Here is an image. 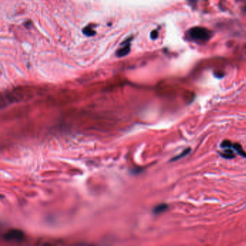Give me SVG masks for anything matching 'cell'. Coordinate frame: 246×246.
Wrapping results in <instances>:
<instances>
[{"instance_id":"cell-1","label":"cell","mask_w":246,"mask_h":246,"mask_svg":"<svg viewBox=\"0 0 246 246\" xmlns=\"http://www.w3.org/2000/svg\"><path fill=\"white\" fill-rule=\"evenodd\" d=\"M188 35L193 40L199 41H206L211 38V33L206 28L202 27H194L190 28Z\"/></svg>"},{"instance_id":"cell-2","label":"cell","mask_w":246,"mask_h":246,"mask_svg":"<svg viewBox=\"0 0 246 246\" xmlns=\"http://www.w3.org/2000/svg\"><path fill=\"white\" fill-rule=\"evenodd\" d=\"M24 233L22 231L19 229H11L6 232L3 236L4 240H15V241H21L24 238Z\"/></svg>"},{"instance_id":"cell-3","label":"cell","mask_w":246,"mask_h":246,"mask_svg":"<svg viewBox=\"0 0 246 246\" xmlns=\"http://www.w3.org/2000/svg\"><path fill=\"white\" fill-rule=\"evenodd\" d=\"M131 39H132V38L130 37V38H129L128 39H126V40L123 42L120 49L116 51L117 56L124 57L126 56V55L129 53L130 49H131Z\"/></svg>"},{"instance_id":"cell-4","label":"cell","mask_w":246,"mask_h":246,"mask_svg":"<svg viewBox=\"0 0 246 246\" xmlns=\"http://www.w3.org/2000/svg\"><path fill=\"white\" fill-rule=\"evenodd\" d=\"M167 208H168L167 204H161L157 205V206H156L154 208L153 212L155 214H160V213L165 211L167 209Z\"/></svg>"},{"instance_id":"cell-5","label":"cell","mask_w":246,"mask_h":246,"mask_svg":"<svg viewBox=\"0 0 246 246\" xmlns=\"http://www.w3.org/2000/svg\"><path fill=\"white\" fill-rule=\"evenodd\" d=\"M82 32H83V33L85 34V35H87V36H93L96 33L95 31L92 28V25H88V26H86L85 28H84Z\"/></svg>"},{"instance_id":"cell-6","label":"cell","mask_w":246,"mask_h":246,"mask_svg":"<svg viewBox=\"0 0 246 246\" xmlns=\"http://www.w3.org/2000/svg\"><path fill=\"white\" fill-rule=\"evenodd\" d=\"M232 147H233V148L235 150L238 151V154H240L243 157H246V152L244 151L243 149L242 146H241L240 145H239V144H234V145H232Z\"/></svg>"},{"instance_id":"cell-7","label":"cell","mask_w":246,"mask_h":246,"mask_svg":"<svg viewBox=\"0 0 246 246\" xmlns=\"http://www.w3.org/2000/svg\"><path fill=\"white\" fill-rule=\"evenodd\" d=\"M221 155L223 157H224V158L226 159H232V158H234V157H235V154H234L233 151L232 150H230L229 149H227L225 151H224V152L222 153Z\"/></svg>"},{"instance_id":"cell-8","label":"cell","mask_w":246,"mask_h":246,"mask_svg":"<svg viewBox=\"0 0 246 246\" xmlns=\"http://www.w3.org/2000/svg\"><path fill=\"white\" fill-rule=\"evenodd\" d=\"M190 148H187V149H186L185 150L183 151L182 153H181V154H180L179 155H178V156H176V157H173V158H172V160H171V161H175V160H178V159L181 158V157H185V156L187 155V154H188V153L190 152Z\"/></svg>"},{"instance_id":"cell-9","label":"cell","mask_w":246,"mask_h":246,"mask_svg":"<svg viewBox=\"0 0 246 246\" xmlns=\"http://www.w3.org/2000/svg\"><path fill=\"white\" fill-rule=\"evenodd\" d=\"M221 146H222V147L225 148V149H229V148H230L232 146V143H231V142L229 140H224L222 142V143Z\"/></svg>"},{"instance_id":"cell-10","label":"cell","mask_w":246,"mask_h":246,"mask_svg":"<svg viewBox=\"0 0 246 246\" xmlns=\"http://www.w3.org/2000/svg\"><path fill=\"white\" fill-rule=\"evenodd\" d=\"M150 36H151V38L153 39V40L157 38V37H158V31H157V30H154V31H151Z\"/></svg>"},{"instance_id":"cell-11","label":"cell","mask_w":246,"mask_h":246,"mask_svg":"<svg viewBox=\"0 0 246 246\" xmlns=\"http://www.w3.org/2000/svg\"><path fill=\"white\" fill-rule=\"evenodd\" d=\"M245 10H246V7H245Z\"/></svg>"}]
</instances>
